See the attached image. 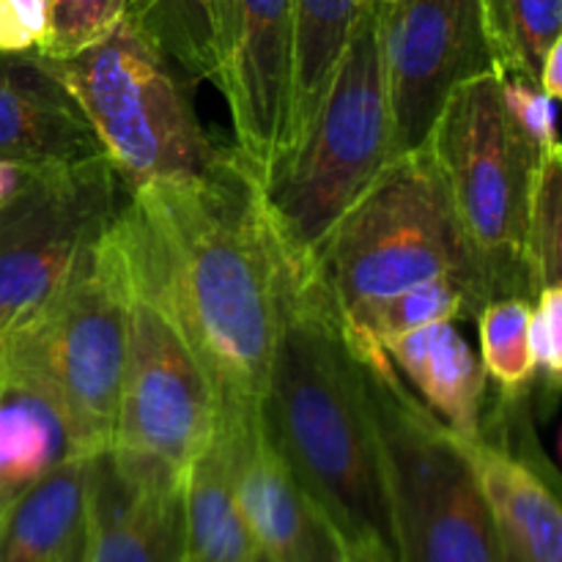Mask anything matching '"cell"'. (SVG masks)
Segmentation results:
<instances>
[{"label": "cell", "mask_w": 562, "mask_h": 562, "mask_svg": "<svg viewBox=\"0 0 562 562\" xmlns=\"http://www.w3.org/2000/svg\"><path fill=\"white\" fill-rule=\"evenodd\" d=\"M115 225L132 274L181 329L220 409L261 406L289 267L236 146L212 173L130 190Z\"/></svg>", "instance_id": "1"}, {"label": "cell", "mask_w": 562, "mask_h": 562, "mask_svg": "<svg viewBox=\"0 0 562 562\" xmlns=\"http://www.w3.org/2000/svg\"><path fill=\"white\" fill-rule=\"evenodd\" d=\"M261 415L340 547L398 562L366 373L318 274L289 272Z\"/></svg>", "instance_id": "2"}, {"label": "cell", "mask_w": 562, "mask_h": 562, "mask_svg": "<svg viewBox=\"0 0 562 562\" xmlns=\"http://www.w3.org/2000/svg\"><path fill=\"white\" fill-rule=\"evenodd\" d=\"M393 159L376 5H357L329 91L302 140L261 184V206L294 278L316 274L340 220Z\"/></svg>", "instance_id": "3"}, {"label": "cell", "mask_w": 562, "mask_h": 562, "mask_svg": "<svg viewBox=\"0 0 562 562\" xmlns=\"http://www.w3.org/2000/svg\"><path fill=\"white\" fill-rule=\"evenodd\" d=\"M130 296V258L113 217L60 289L0 338V368L47 395L75 456L113 445Z\"/></svg>", "instance_id": "4"}, {"label": "cell", "mask_w": 562, "mask_h": 562, "mask_svg": "<svg viewBox=\"0 0 562 562\" xmlns=\"http://www.w3.org/2000/svg\"><path fill=\"white\" fill-rule=\"evenodd\" d=\"M423 148L448 198L470 269L475 316L494 300H530L527 212L532 176L547 157L532 151L510 124L499 71L456 88Z\"/></svg>", "instance_id": "5"}, {"label": "cell", "mask_w": 562, "mask_h": 562, "mask_svg": "<svg viewBox=\"0 0 562 562\" xmlns=\"http://www.w3.org/2000/svg\"><path fill=\"white\" fill-rule=\"evenodd\" d=\"M316 274L349 340L366 329L379 305L434 278H453L475 318L470 269L426 148L390 159L333 231Z\"/></svg>", "instance_id": "6"}, {"label": "cell", "mask_w": 562, "mask_h": 562, "mask_svg": "<svg viewBox=\"0 0 562 562\" xmlns=\"http://www.w3.org/2000/svg\"><path fill=\"white\" fill-rule=\"evenodd\" d=\"M47 64L91 121L126 190L198 179L231 151L203 132L170 60L130 11L102 42Z\"/></svg>", "instance_id": "7"}, {"label": "cell", "mask_w": 562, "mask_h": 562, "mask_svg": "<svg viewBox=\"0 0 562 562\" xmlns=\"http://www.w3.org/2000/svg\"><path fill=\"white\" fill-rule=\"evenodd\" d=\"M355 357L382 442L398 562H503L459 437L404 387L384 349Z\"/></svg>", "instance_id": "8"}, {"label": "cell", "mask_w": 562, "mask_h": 562, "mask_svg": "<svg viewBox=\"0 0 562 562\" xmlns=\"http://www.w3.org/2000/svg\"><path fill=\"white\" fill-rule=\"evenodd\" d=\"M132 274V269H130ZM220 404L201 360L162 302L132 274L113 450L143 472L184 481L212 442Z\"/></svg>", "instance_id": "9"}, {"label": "cell", "mask_w": 562, "mask_h": 562, "mask_svg": "<svg viewBox=\"0 0 562 562\" xmlns=\"http://www.w3.org/2000/svg\"><path fill=\"white\" fill-rule=\"evenodd\" d=\"M121 179L108 157L31 168L0 203V335L60 289L77 258L113 223Z\"/></svg>", "instance_id": "10"}, {"label": "cell", "mask_w": 562, "mask_h": 562, "mask_svg": "<svg viewBox=\"0 0 562 562\" xmlns=\"http://www.w3.org/2000/svg\"><path fill=\"white\" fill-rule=\"evenodd\" d=\"M393 157L420 151L456 88L499 71L483 0L376 3Z\"/></svg>", "instance_id": "11"}, {"label": "cell", "mask_w": 562, "mask_h": 562, "mask_svg": "<svg viewBox=\"0 0 562 562\" xmlns=\"http://www.w3.org/2000/svg\"><path fill=\"white\" fill-rule=\"evenodd\" d=\"M294 82V3L236 0L234 42L217 86L231 110L236 151L258 181L285 151Z\"/></svg>", "instance_id": "12"}, {"label": "cell", "mask_w": 562, "mask_h": 562, "mask_svg": "<svg viewBox=\"0 0 562 562\" xmlns=\"http://www.w3.org/2000/svg\"><path fill=\"white\" fill-rule=\"evenodd\" d=\"M228 434L234 492L247 532L263 562H340L346 549L322 510L291 475L261 406L220 409Z\"/></svg>", "instance_id": "13"}, {"label": "cell", "mask_w": 562, "mask_h": 562, "mask_svg": "<svg viewBox=\"0 0 562 562\" xmlns=\"http://www.w3.org/2000/svg\"><path fill=\"white\" fill-rule=\"evenodd\" d=\"M459 442L481 486L503 562H562L560 483L543 450L532 439L516 442L503 412L483 415L477 437Z\"/></svg>", "instance_id": "14"}, {"label": "cell", "mask_w": 562, "mask_h": 562, "mask_svg": "<svg viewBox=\"0 0 562 562\" xmlns=\"http://www.w3.org/2000/svg\"><path fill=\"white\" fill-rule=\"evenodd\" d=\"M88 562H187L184 481L88 456Z\"/></svg>", "instance_id": "15"}, {"label": "cell", "mask_w": 562, "mask_h": 562, "mask_svg": "<svg viewBox=\"0 0 562 562\" xmlns=\"http://www.w3.org/2000/svg\"><path fill=\"white\" fill-rule=\"evenodd\" d=\"M97 157L102 143L47 58L0 53V162L53 168Z\"/></svg>", "instance_id": "16"}, {"label": "cell", "mask_w": 562, "mask_h": 562, "mask_svg": "<svg viewBox=\"0 0 562 562\" xmlns=\"http://www.w3.org/2000/svg\"><path fill=\"white\" fill-rule=\"evenodd\" d=\"M401 379L417 390V401L459 437L472 439L486 415L488 376L453 322L379 340Z\"/></svg>", "instance_id": "17"}, {"label": "cell", "mask_w": 562, "mask_h": 562, "mask_svg": "<svg viewBox=\"0 0 562 562\" xmlns=\"http://www.w3.org/2000/svg\"><path fill=\"white\" fill-rule=\"evenodd\" d=\"M0 562H88V456H64L9 505Z\"/></svg>", "instance_id": "18"}, {"label": "cell", "mask_w": 562, "mask_h": 562, "mask_svg": "<svg viewBox=\"0 0 562 562\" xmlns=\"http://www.w3.org/2000/svg\"><path fill=\"white\" fill-rule=\"evenodd\" d=\"M187 554L201 562H256L258 552L239 514L223 423L184 477Z\"/></svg>", "instance_id": "19"}, {"label": "cell", "mask_w": 562, "mask_h": 562, "mask_svg": "<svg viewBox=\"0 0 562 562\" xmlns=\"http://www.w3.org/2000/svg\"><path fill=\"white\" fill-rule=\"evenodd\" d=\"M64 456L69 442L47 395L0 368V519Z\"/></svg>", "instance_id": "20"}, {"label": "cell", "mask_w": 562, "mask_h": 562, "mask_svg": "<svg viewBox=\"0 0 562 562\" xmlns=\"http://www.w3.org/2000/svg\"><path fill=\"white\" fill-rule=\"evenodd\" d=\"M291 3H294V82H291V119L283 157L311 130L357 14L355 0H291Z\"/></svg>", "instance_id": "21"}, {"label": "cell", "mask_w": 562, "mask_h": 562, "mask_svg": "<svg viewBox=\"0 0 562 562\" xmlns=\"http://www.w3.org/2000/svg\"><path fill=\"white\" fill-rule=\"evenodd\" d=\"M130 16L170 64L195 80L217 82L220 55L212 0H132Z\"/></svg>", "instance_id": "22"}, {"label": "cell", "mask_w": 562, "mask_h": 562, "mask_svg": "<svg viewBox=\"0 0 562 562\" xmlns=\"http://www.w3.org/2000/svg\"><path fill=\"white\" fill-rule=\"evenodd\" d=\"M499 71L538 82L543 58L560 42L562 0H483Z\"/></svg>", "instance_id": "23"}, {"label": "cell", "mask_w": 562, "mask_h": 562, "mask_svg": "<svg viewBox=\"0 0 562 562\" xmlns=\"http://www.w3.org/2000/svg\"><path fill=\"white\" fill-rule=\"evenodd\" d=\"M532 302L521 296L494 300L477 311L481 362L486 376L497 384L499 398H521L536 384L530 351Z\"/></svg>", "instance_id": "24"}, {"label": "cell", "mask_w": 562, "mask_h": 562, "mask_svg": "<svg viewBox=\"0 0 562 562\" xmlns=\"http://www.w3.org/2000/svg\"><path fill=\"white\" fill-rule=\"evenodd\" d=\"M459 318H472L464 289L453 278H434L379 305L368 318L366 329L357 338L346 340L355 355H366V351L379 349V340L384 338L415 333L431 324L459 322Z\"/></svg>", "instance_id": "25"}, {"label": "cell", "mask_w": 562, "mask_h": 562, "mask_svg": "<svg viewBox=\"0 0 562 562\" xmlns=\"http://www.w3.org/2000/svg\"><path fill=\"white\" fill-rule=\"evenodd\" d=\"M530 300L547 285L562 280V154H552L538 165L530 187L525 241Z\"/></svg>", "instance_id": "26"}, {"label": "cell", "mask_w": 562, "mask_h": 562, "mask_svg": "<svg viewBox=\"0 0 562 562\" xmlns=\"http://www.w3.org/2000/svg\"><path fill=\"white\" fill-rule=\"evenodd\" d=\"M130 11V0H47V33L36 53L69 58L102 42Z\"/></svg>", "instance_id": "27"}, {"label": "cell", "mask_w": 562, "mask_h": 562, "mask_svg": "<svg viewBox=\"0 0 562 562\" xmlns=\"http://www.w3.org/2000/svg\"><path fill=\"white\" fill-rule=\"evenodd\" d=\"M499 91L505 113L521 140L541 157L562 154L558 140V99L543 93L536 80L516 71H499Z\"/></svg>", "instance_id": "28"}, {"label": "cell", "mask_w": 562, "mask_h": 562, "mask_svg": "<svg viewBox=\"0 0 562 562\" xmlns=\"http://www.w3.org/2000/svg\"><path fill=\"white\" fill-rule=\"evenodd\" d=\"M530 351L536 382L554 401L562 382V285H547L532 300Z\"/></svg>", "instance_id": "29"}, {"label": "cell", "mask_w": 562, "mask_h": 562, "mask_svg": "<svg viewBox=\"0 0 562 562\" xmlns=\"http://www.w3.org/2000/svg\"><path fill=\"white\" fill-rule=\"evenodd\" d=\"M47 33V0H0V53H31Z\"/></svg>", "instance_id": "30"}, {"label": "cell", "mask_w": 562, "mask_h": 562, "mask_svg": "<svg viewBox=\"0 0 562 562\" xmlns=\"http://www.w3.org/2000/svg\"><path fill=\"white\" fill-rule=\"evenodd\" d=\"M212 14H214V33H217V55H220V75L228 60L231 42H234V14H236V0H212ZM217 75V80H220Z\"/></svg>", "instance_id": "31"}, {"label": "cell", "mask_w": 562, "mask_h": 562, "mask_svg": "<svg viewBox=\"0 0 562 562\" xmlns=\"http://www.w3.org/2000/svg\"><path fill=\"white\" fill-rule=\"evenodd\" d=\"M538 86L543 88V93H549L552 99H560L562 93V38L547 53L541 66V77H538Z\"/></svg>", "instance_id": "32"}, {"label": "cell", "mask_w": 562, "mask_h": 562, "mask_svg": "<svg viewBox=\"0 0 562 562\" xmlns=\"http://www.w3.org/2000/svg\"><path fill=\"white\" fill-rule=\"evenodd\" d=\"M340 562H395V560H387V558H379V554H344V560Z\"/></svg>", "instance_id": "33"}, {"label": "cell", "mask_w": 562, "mask_h": 562, "mask_svg": "<svg viewBox=\"0 0 562 562\" xmlns=\"http://www.w3.org/2000/svg\"><path fill=\"white\" fill-rule=\"evenodd\" d=\"M376 3H387V0H355V5H376Z\"/></svg>", "instance_id": "34"}, {"label": "cell", "mask_w": 562, "mask_h": 562, "mask_svg": "<svg viewBox=\"0 0 562 562\" xmlns=\"http://www.w3.org/2000/svg\"><path fill=\"white\" fill-rule=\"evenodd\" d=\"M187 562H201V560H195V558H190V554H187Z\"/></svg>", "instance_id": "35"}, {"label": "cell", "mask_w": 562, "mask_h": 562, "mask_svg": "<svg viewBox=\"0 0 562 562\" xmlns=\"http://www.w3.org/2000/svg\"><path fill=\"white\" fill-rule=\"evenodd\" d=\"M256 562H263V560H261V558H256Z\"/></svg>", "instance_id": "36"}, {"label": "cell", "mask_w": 562, "mask_h": 562, "mask_svg": "<svg viewBox=\"0 0 562 562\" xmlns=\"http://www.w3.org/2000/svg\"><path fill=\"white\" fill-rule=\"evenodd\" d=\"M0 338H3V335H0Z\"/></svg>", "instance_id": "37"}, {"label": "cell", "mask_w": 562, "mask_h": 562, "mask_svg": "<svg viewBox=\"0 0 562 562\" xmlns=\"http://www.w3.org/2000/svg\"><path fill=\"white\" fill-rule=\"evenodd\" d=\"M130 3H132V0H130Z\"/></svg>", "instance_id": "38"}]
</instances>
